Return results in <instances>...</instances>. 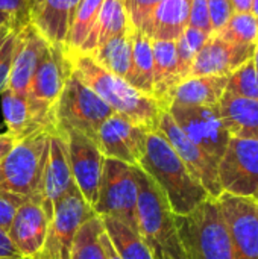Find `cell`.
<instances>
[{
  "label": "cell",
  "mask_w": 258,
  "mask_h": 259,
  "mask_svg": "<svg viewBox=\"0 0 258 259\" xmlns=\"http://www.w3.org/2000/svg\"><path fill=\"white\" fill-rule=\"evenodd\" d=\"M158 131L167 138L179 159L189 168V171L201 182V185L207 190V193L217 199L222 194L219 173H217V161L213 159L207 152H204L198 144H195L175 123L167 109L163 111Z\"/></svg>",
  "instance_id": "obj_13"
},
{
  "label": "cell",
  "mask_w": 258,
  "mask_h": 259,
  "mask_svg": "<svg viewBox=\"0 0 258 259\" xmlns=\"http://www.w3.org/2000/svg\"><path fill=\"white\" fill-rule=\"evenodd\" d=\"M225 93L258 100V71L252 59L240 65L234 73L228 76Z\"/></svg>",
  "instance_id": "obj_34"
},
{
  "label": "cell",
  "mask_w": 258,
  "mask_h": 259,
  "mask_svg": "<svg viewBox=\"0 0 258 259\" xmlns=\"http://www.w3.org/2000/svg\"><path fill=\"white\" fill-rule=\"evenodd\" d=\"M68 55L71 59L73 74L90 90H93L114 112L128 117L148 131L158 129L164 109L154 97L140 93L123 77L106 71L88 55Z\"/></svg>",
  "instance_id": "obj_2"
},
{
  "label": "cell",
  "mask_w": 258,
  "mask_h": 259,
  "mask_svg": "<svg viewBox=\"0 0 258 259\" xmlns=\"http://www.w3.org/2000/svg\"><path fill=\"white\" fill-rule=\"evenodd\" d=\"M208 2V15L213 32L222 29L230 17L234 14L231 0H207Z\"/></svg>",
  "instance_id": "obj_39"
},
{
  "label": "cell",
  "mask_w": 258,
  "mask_h": 259,
  "mask_svg": "<svg viewBox=\"0 0 258 259\" xmlns=\"http://www.w3.org/2000/svg\"><path fill=\"white\" fill-rule=\"evenodd\" d=\"M128 26L129 18L123 0H103L94 27L91 29L88 38L76 53L90 55L94 49L100 47L109 38L128 29Z\"/></svg>",
  "instance_id": "obj_26"
},
{
  "label": "cell",
  "mask_w": 258,
  "mask_h": 259,
  "mask_svg": "<svg viewBox=\"0 0 258 259\" xmlns=\"http://www.w3.org/2000/svg\"><path fill=\"white\" fill-rule=\"evenodd\" d=\"M220 212L236 259H258V206L254 197L222 193Z\"/></svg>",
  "instance_id": "obj_12"
},
{
  "label": "cell",
  "mask_w": 258,
  "mask_h": 259,
  "mask_svg": "<svg viewBox=\"0 0 258 259\" xmlns=\"http://www.w3.org/2000/svg\"><path fill=\"white\" fill-rule=\"evenodd\" d=\"M47 42L49 41L36 30L32 23L26 24L17 32V47L6 90L27 97L32 77L41 61Z\"/></svg>",
  "instance_id": "obj_18"
},
{
  "label": "cell",
  "mask_w": 258,
  "mask_h": 259,
  "mask_svg": "<svg viewBox=\"0 0 258 259\" xmlns=\"http://www.w3.org/2000/svg\"><path fill=\"white\" fill-rule=\"evenodd\" d=\"M21 255L17 252V249L12 246L8 234L5 231L0 229V258L3 259H12V258H20Z\"/></svg>",
  "instance_id": "obj_40"
},
{
  "label": "cell",
  "mask_w": 258,
  "mask_h": 259,
  "mask_svg": "<svg viewBox=\"0 0 258 259\" xmlns=\"http://www.w3.org/2000/svg\"><path fill=\"white\" fill-rule=\"evenodd\" d=\"M189 259H236L217 199L208 197L187 215H176Z\"/></svg>",
  "instance_id": "obj_5"
},
{
  "label": "cell",
  "mask_w": 258,
  "mask_h": 259,
  "mask_svg": "<svg viewBox=\"0 0 258 259\" xmlns=\"http://www.w3.org/2000/svg\"><path fill=\"white\" fill-rule=\"evenodd\" d=\"M167 111L181 131L219 164L231 137L222 123L217 106L170 105Z\"/></svg>",
  "instance_id": "obj_11"
},
{
  "label": "cell",
  "mask_w": 258,
  "mask_h": 259,
  "mask_svg": "<svg viewBox=\"0 0 258 259\" xmlns=\"http://www.w3.org/2000/svg\"><path fill=\"white\" fill-rule=\"evenodd\" d=\"M137 165L105 158L99 196L93 206L97 217L117 219L137 231Z\"/></svg>",
  "instance_id": "obj_8"
},
{
  "label": "cell",
  "mask_w": 258,
  "mask_h": 259,
  "mask_svg": "<svg viewBox=\"0 0 258 259\" xmlns=\"http://www.w3.org/2000/svg\"><path fill=\"white\" fill-rule=\"evenodd\" d=\"M189 26L213 33L207 0H189Z\"/></svg>",
  "instance_id": "obj_38"
},
{
  "label": "cell",
  "mask_w": 258,
  "mask_h": 259,
  "mask_svg": "<svg viewBox=\"0 0 258 259\" xmlns=\"http://www.w3.org/2000/svg\"><path fill=\"white\" fill-rule=\"evenodd\" d=\"M71 71L73 67L67 49L59 44L47 42L27 94V102L35 120L47 131H56L53 109Z\"/></svg>",
  "instance_id": "obj_6"
},
{
  "label": "cell",
  "mask_w": 258,
  "mask_h": 259,
  "mask_svg": "<svg viewBox=\"0 0 258 259\" xmlns=\"http://www.w3.org/2000/svg\"><path fill=\"white\" fill-rule=\"evenodd\" d=\"M93 215V208L75 187L55 205L44 246L35 259H71L76 234Z\"/></svg>",
  "instance_id": "obj_9"
},
{
  "label": "cell",
  "mask_w": 258,
  "mask_h": 259,
  "mask_svg": "<svg viewBox=\"0 0 258 259\" xmlns=\"http://www.w3.org/2000/svg\"><path fill=\"white\" fill-rule=\"evenodd\" d=\"M211 33H207L201 29L187 26L182 35L176 39V55H178V67L182 79L190 76V70L196 55L199 53L201 47L205 44Z\"/></svg>",
  "instance_id": "obj_33"
},
{
  "label": "cell",
  "mask_w": 258,
  "mask_h": 259,
  "mask_svg": "<svg viewBox=\"0 0 258 259\" xmlns=\"http://www.w3.org/2000/svg\"><path fill=\"white\" fill-rule=\"evenodd\" d=\"M187 26L189 0H161L144 35L151 39L176 41Z\"/></svg>",
  "instance_id": "obj_25"
},
{
  "label": "cell",
  "mask_w": 258,
  "mask_h": 259,
  "mask_svg": "<svg viewBox=\"0 0 258 259\" xmlns=\"http://www.w3.org/2000/svg\"><path fill=\"white\" fill-rule=\"evenodd\" d=\"M62 134L67 140L68 161L75 185L84 200L93 208L99 196L105 156L97 143L88 137L75 131H64Z\"/></svg>",
  "instance_id": "obj_14"
},
{
  "label": "cell",
  "mask_w": 258,
  "mask_h": 259,
  "mask_svg": "<svg viewBox=\"0 0 258 259\" xmlns=\"http://www.w3.org/2000/svg\"><path fill=\"white\" fill-rule=\"evenodd\" d=\"M138 167L161 188L175 215H187L211 197L158 129L148 132Z\"/></svg>",
  "instance_id": "obj_1"
},
{
  "label": "cell",
  "mask_w": 258,
  "mask_h": 259,
  "mask_svg": "<svg viewBox=\"0 0 258 259\" xmlns=\"http://www.w3.org/2000/svg\"><path fill=\"white\" fill-rule=\"evenodd\" d=\"M14 26V23H12V18L8 15V14H3V12H0V29L2 27H5V26Z\"/></svg>",
  "instance_id": "obj_45"
},
{
  "label": "cell",
  "mask_w": 258,
  "mask_h": 259,
  "mask_svg": "<svg viewBox=\"0 0 258 259\" xmlns=\"http://www.w3.org/2000/svg\"><path fill=\"white\" fill-rule=\"evenodd\" d=\"M126 82L143 94L154 97L152 39L131 26V67Z\"/></svg>",
  "instance_id": "obj_24"
},
{
  "label": "cell",
  "mask_w": 258,
  "mask_h": 259,
  "mask_svg": "<svg viewBox=\"0 0 258 259\" xmlns=\"http://www.w3.org/2000/svg\"><path fill=\"white\" fill-rule=\"evenodd\" d=\"M251 12L258 18V0H252V9H251Z\"/></svg>",
  "instance_id": "obj_46"
},
{
  "label": "cell",
  "mask_w": 258,
  "mask_h": 259,
  "mask_svg": "<svg viewBox=\"0 0 258 259\" xmlns=\"http://www.w3.org/2000/svg\"><path fill=\"white\" fill-rule=\"evenodd\" d=\"M154 50V99L163 109H169L175 88L184 80L176 55V41L152 39Z\"/></svg>",
  "instance_id": "obj_21"
},
{
  "label": "cell",
  "mask_w": 258,
  "mask_h": 259,
  "mask_svg": "<svg viewBox=\"0 0 258 259\" xmlns=\"http://www.w3.org/2000/svg\"><path fill=\"white\" fill-rule=\"evenodd\" d=\"M33 8L35 0H0V12L8 14L12 18L17 30L30 23Z\"/></svg>",
  "instance_id": "obj_36"
},
{
  "label": "cell",
  "mask_w": 258,
  "mask_h": 259,
  "mask_svg": "<svg viewBox=\"0 0 258 259\" xmlns=\"http://www.w3.org/2000/svg\"><path fill=\"white\" fill-rule=\"evenodd\" d=\"M52 217L43 199H29L18 206L8 229V237L21 256L36 258L44 246Z\"/></svg>",
  "instance_id": "obj_16"
},
{
  "label": "cell",
  "mask_w": 258,
  "mask_h": 259,
  "mask_svg": "<svg viewBox=\"0 0 258 259\" xmlns=\"http://www.w3.org/2000/svg\"><path fill=\"white\" fill-rule=\"evenodd\" d=\"M252 61H254V65L258 71V44L255 46V52H254V56H252Z\"/></svg>",
  "instance_id": "obj_47"
},
{
  "label": "cell",
  "mask_w": 258,
  "mask_h": 259,
  "mask_svg": "<svg viewBox=\"0 0 258 259\" xmlns=\"http://www.w3.org/2000/svg\"><path fill=\"white\" fill-rule=\"evenodd\" d=\"M15 138L12 135H9L8 132L0 134V161L5 158V155L12 149V146L15 144Z\"/></svg>",
  "instance_id": "obj_41"
},
{
  "label": "cell",
  "mask_w": 258,
  "mask_h": 259,
  "mask_svg": "<svg viewBox=\"0 0 258 259\" xmlns=\"http://www.w3.org/2000/svg\"><path fill=\"white\" fill-rule=\"evenodd\" d=\"M3 118L6 124V132L12 135L15 140H21L36 131H43L35 120L32 109L29 106L27 97L18 96L9 90L3 93ZM47 131V129H46Z\"/></svg>",
  "instance_id": "obj_29"
},
{
  "label": "cell",
  "mask_w": 258,
  "mask_h": 259,
  "mask_svg": "<svg viewBox=\"0 0 258 259\" xmlns=\"http://www.w3.org/2000/svg\"><path fill=\"white\" fill-rule=\"evenodd\" d=\"M257 206H258V202H257Z\"/></svg>",
  "instance_id": "obj_51"
},
{
  "label": "cell",
  "mask_w": 258,
  "mask_h": 259,
  "mask_svg": "<svg viewBox=\"0 0 258 259\" xmlns=\"http://www.w3.org/2000/svg\"><path fill=\"white\" fill-rule=\"evenodd\" d=\"M81 0H41L35 5L30 23L50 44H65L68 27Z\"/></svg>",
  "instance_id": "obj_20"
},
{
  "label": "cell",
  "mask_w": 258,
  "mask_h": 259,
  "mask_svg": "<svg viewBox=\"0 0 258 259\" xmlns=\"http://www.w3.org/2000/svg\"><path fill=\"white\" fill-rule=\"evenodd\" d=\"M75 187L65 135L59 131H53L50 134L49 159L44 171L43 190V203L52 215L55 205Z\"/></svg>",
  "instance_id": "obj_19"
},
{
  "label": "cell",
  "mask_w": 258,
  "mask_h": 259,
  "mask_svg": "<svg viewBox=\"0 0 258 259\" xmlns=\"http://www.w3.org/2000/svg\"><path fill=\"white\" fill-rule=\"evenodd\" d=\"M217 109L230 137L258 138V100L224 93Z\"/></svg>",
  "instance_id": "obj_22"
},
{
  "label": "cell",
  "mask_w": 258,
  "mask_h": 259,
  "mask_svg": "<svg viewBox=\"0 0 258 259\" xmlns=\"http://www.w3.org/2000/svg\"><path fill=\"white\" fill-rule=\"evenodd\" d=\"M222 193L254 197L258 191V138H230L217 164Z\"/></svg>",
  "instance_id": "obj_10"
},
{
  "label": "cell",
  "mask_w": 258,
  "mask_h": 259,
  "mask_svg": "<svg viewBox=\"0 0 258 259\" xmlns=\"http://www.w3.org/2000/svg\"><path fill=\"white\" fill-rule=\"evenodd\" d=\"M50 134L43 129L15 141L0 161V190L26 200L43 199Z\"/></svg>",
  "instance_id": "obj_4"
},
{
  "label": "cell",
  "mask_w": 258,
  "mask_h": 259,
  "mask_svg": "<svg viewBox=\"0 0 258 259\" xmlns=\"http://www.w3.org/2000/svg\"><path fill=\"white\" fill-rule=\"evenodd\" d=\"M228 83V76H190L172 94L170 105L217 106Z\"/></svg>",
  "instance_id": "obj_23"
},
{
  "label": "cell",
  "mask_w": 258,
  "mask_h": 259,
  "mask_svg": "<svg viewBox=\"0 0 258 259\" xmlns=\"http://www.w3.org/2000/svg\"><path fill=\"white\" fill-rule=\"evenodd\" d=\"M88 56L106 71L126 80L131 67V23L128 29L109 38Z\"/></svg>",
  "instance_id": "obj_27"
},
{
  "label": "cell",
  "mask_w": 258,
  "mask_h": 259,
  "mask_svg": "<svg viewBox=\"0 0 258 259\" xmlns=\"http://www.w3.org/2000/svg\"><path fill=\"white\" fill-rule=\"evenodd\" d=\"M138 167V165H137ZM137 231L154 259H189L186 255L176 215L161 188L138 167Z\"/></svg>",
  "instance_id": "obj_3"
},
{
  "label": "cell",
  "mask_w": 258,
  "mask_h": 259,
  "mask_svg": "<svg viewBox=\"0 0 258 259\" xmlns=\"http://www.w3.org/2000/svg\"><path fill=\"white\" fill-rule=\"evenodd\" d=\"M100 243H102V247H103V252H105V255H106V259H120V256L116 253V250H114V247H113V244H111L108 235L105 234V231H103L102 235H100Z\"/></svg>",
  "instance_id": "obj_42"
},
{
  "label": "cell",
  "mask_w": 258,
  "mask_h": 259,
  "mask_svg": "<svg viewBox=\"0 0 258 259\" xmlns=\"http://www.w3.org/2000/svg\"><path fill=\"white\" fill-rule=\"evenodd\" d=\"M148 132V129L138 126L128 117L114 112L100 126L97 146L105 158L138 165L146 149Z\"/></svg>",
  "instance_id": "obj_15"
},
{
  "label": "cell",
  "mask_w": 258,
  "mask_h": 259,
  "mask_svg": "<svg viewBox=\"0 0 258 259\" xmlns=\"http://www.w3.org/2000/svg\"><path fill=\"white\" fill-rule=\"evenodd\" d=\"M257 20H258V18H257Z\"/></svg>",
  "instance_id": "obj_53"
},
{
  "label": "cell",
  "mask_w": 258,
  "mask_h": 259,
  "mask_svg": "<svg viewBox=\"0 0 258 259\" xmlns=\"http://www.w3.org/2000/svg\"><path fill=\"white\" fill-rule=\"evenodd\" d=\"M17 29H14L5 42L0 46V94H3L8 88V80H9V73H11V65L17 47Z\"/></svg>",
  "instance_id": "obj_37"
},
{
  "label": "cell",
  "mask_w": 258,
  "mask_h": 259,
  "mask_svg": "<svg viewBox=\"0 0 258 259\" xmlns=\"http://www.w3.org/2000/svg\"><path fill=\"white\" fill-rule=\"evenodd\" d=\"M0 134H2V132H0Z\"/></svg>",
  "instance_id": "obj_52"
},
{
  "label": "cell",
  "mask_w": 258,
  "mask_h": 259,
  "mask_svg": "<svg viewBox=\"0 0 258 259\" xmlns=\"http://www.w3.org/2000/svg\"><path fill=\"white\" fill-rule=\"evenodd\" d=\"M103 5V0H81L73 21L68 27V33L65 38L64 47L67 49L68 53H76L88 38L91 29L94 27L100 8Z\"/></svg>",
  "instance_id": "obj_30"
},
{
  "label": "cell",
  "mask_w": 258,
  "mask_h": 259,
  "mask_svg": "<svg viewBox=\"0 0 258 259\" xmlns=\"http://www.w3.org/2000/svg\"><path fill=\"white\" fill-rule=\"evenodd\" d=\"M254 199H255V200H257V202H258V191H257V193H255V196H254Z\"/></svg>",
  "instance_id": "obj_49"
},
{
  "label": "cell",
  "mask_w": 258,
  "mask_h": 259,
  "mask_svg": "<svg viewBox=\"0 0 258 259\" xmlns=\"http://www.w3.org/2000/svg\"><path fill=\"white\" fill-rule=\"evenodd\" d=\"M14 29H15V27H14L12 24H11V26H5V27L0 29V46L5 42V39L8 38V35H9Z\"/></svg>",
  "instance_id": "obj_44"
},
{
  "label": "cell",
  "mask_w": 258,
  "mask_h": 259,
  "mask_svg": "<svg viewBox=\"0 0 258 259\" xmlns=\"http://www.w3.org/2000/svg\"><path fill=\"white\" fill-rule=\"evenodd\" d=\"M40 2H41V0H35V5H36V3H40Z\"/></svg>",
  "instance_id": "obj_50"
},
{
  "label": "cell",
  "mask_w": 258,
  "mask_h": 259,
  "mask_svg": "<svg viewBox=\"0 0 258 259\" xmlns=\"http://www.w3.org/2000/svg\"><path fill=\"white\" fill-rule=\"evenodd\" d=\"M100 219L103 223L105 234L108 235L120 259H154L146 243L135 229L113 217Z\"/></svg>",
  "instance_id": "obj_28"
},
{
  "label": "cell",
  "mask_w": 258,
  "mask_h": 259,
  "mask_svg": "<svg viewBox=\"0 0 258 259\" xmlns=\"http://www.w3.org/2000/svg\"><path fill=\"white\" fill-rule=\"evenodd\" d=\"M56 131H75L97 143L100 126L114 111L71 71L53 109Z\"/></svg>",
  "instance_id": "obj_7"
},
{
  "label": "cell",
  "mask_w": 258,
  "mask_h": 259,
  "mask_svg": "<svg viewBox=\"0 0 258 259\" xmlns=\"http://www.w3.org/2000/svg\"><path fill=\"white\" fill-rule=\"evenodd\" d=\"M3 259V258H0ZM12 259H30V258H24V256H20V258H12Z\"/></svg>",
  "instance_id": "obj_48"
},
{
  "label": "cell",
  "mask_w": 258,
  "mask_h": 259,
  "mask_svg": "<svg viewBox=\"0 0 258 259\" xmlns=\"http://www.w3.org/2000/svg\"><path fill=\"white\" fill-rule=\"evenodd\" d=\"M128 18L132 27L146 33L151 24L152 15L161 0H123Z\"/></svg>",
  "instance_id": "obj_35"
},
{
  "label": "cell",
  "mask_w": 258,
  "mask_h": 259,
  "mask_svg": "<svg viewBox=\"0 0 258 259\" xmlns=\"http://www.w3.org/2000/svg\"><path fill=\"white\" fill-rule=\"evenodd\" d=\"M254 52L255 46L236 44L211 33L196 55L190 76H230L252 59Z\"/></svg>",
  "instance_id": "obj_17"
},
{
  "label": "cell",
  "mask_w": 258,
  "mask_h": 259,
  "mask_svg": "<svg viewBox=\"0 0 258 259\" xmlns=\"http://www.w3.org/2000/svg\"><path fill=\"white\" fill-rule=\"evenodd\" d=\"M217 36L243 46L258 44V20L252 12H234L227 24L213 32Z\"/></svg>",
  "instance_id": "obj_32"
},
{
  "label": "cell",
  "mask_w": 258,
  "mask_h": 259,
  "mask_svg": "<svg viewBox=\"0 0 258 259\" xmlns=\"http://www.w3.org/2000/svg\"><path fill=\"white\" fill-rule=\"evenodd\" d=\"M234 12H251L252 0H231Z\"/></svg>",
  "instance_id": "obj_43"
},
{
  "label": "cell",
  "mask_w": 258,
  "mask_h": 259,
  "mask_svg": "<svg viewBox=\"0 0 258 259\" xmlns=\"http://www.w3.org/2000/svg\"><path fill=\"white\" fill-rule=\"evenodd\" d=\"M103 231L102 219L97 215L90 217L76 234L71 259H106L100 243V235Z\"/></svg>",
  "instance_id": "obj_31"
}]
</instances>
